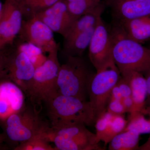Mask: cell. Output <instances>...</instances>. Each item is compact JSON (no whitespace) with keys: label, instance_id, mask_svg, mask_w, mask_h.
<instances>
[{"label":"cell","instance_id":"6da1fadb","mask_svg":"<svg viewBox=\"0 0 150 150\" xmlns=\"http://www.w3.org/2000/svg\"><path fill=\"white\" fill-rule=\"evenodd\" d=\"M112 59L120 73L128 70L142 73L150 69V48L128 37L114 21L110 28Z\"/></svg>","mask_w":150,"mask_h":150},{"label":"cell","instance_id":"7a4b0ae2","mask_svg":"<svg viewBox=\"0 0 150 150\" xmlns=\"http://www.w3.org/2000/svg\"><path fill=\"white\" fill-rule=\"evenodd\" d=\"M58 52V49L48 53L46 61L35 69L25 89L35 109L43 103L48 104L58 95L57 79L61 66Z\"/></svg>","mask_w":150,"mask_h":150},{"label":"cell","instance_id":"3957f363","mask_svg":"<svg viewBox=\"0 0 150 150\" xmlns=\"http://www.w3.org/2000/svg\"><path fill=\"white\" fill-rule=\"evenodd\" d=\"M93 73L85 60L81 56H69L59 69L58 93L86 100L89 83Z\"/></svg>","mask_w":150,"mask_h":150},{"label":"cell","instance_id":"277c9868","mask_svg":"<svg viewBox=\"0 0 150 150\" xmlns=\"http://www.w3.org/2000/svg\"><path fill=\"white\" fill-rule=\"evenodd\" d=\"M47 105L52 129L71 122L88 126L94 122L93 110L89 101L58 94Z\"/></svg>","mask_w":150,"mask_h":150},{"label":"cell","instance_id":"5b68a950","mask_svg":"<svg viewBox=\"0 0 150 150\" xmlns=\"http://www.w3.org/2000/svg\"><path fill=\"white\" fill-rule=\"evenodd\" d=\"M46 137L57 150H103L97 139L82 123L71 122L58 128L49 127Z\"/></svg>","mask_w":150,"mask_h":150},{"label":"cell","instance_id":"8992f818","mask_svg":"<svg viewBox=\"0 0 150 150\" xmlns=\"http://www.w3.org/2000/svg\"><path fill=\"white\" fill-rule=\"evenodd\" d=\"M121 77L120 71L114 61L96 71L89 83L88 93L94 112V122L105 110L112 88Z\"/></svg>","mask_w":150,"mask_h":150},{"label":"cell","instance_id":"52a82bcc","mask_svg":"<svg viewBox=\"0 0 150 150\" xmlns=\"http://www.w3.org/2000/svg\"><path fill=\"white\" fill-rule=\"evenodd\" d=\"M2 121L7 137L12 142L19 144L49 127L41 121L37 110L31 108L24 107Z\"/></svg>","mask_w":150,"mask_h":150},{"label":"cell","instance_id":"ba28073f","mask_svg":"<svg viewBox=\"0 0 150 150\" xmlns=\"http://www.w3.org/2000/svg\"><path fill=\"white\" fill-rule=\"evenodd\" d=\"M110 28L102 18L98 23L88 47V56L96 71L113 62Z\"/></svg>","mask_w":150,"mask_h":150},{"label":"cell","instance_id":"9c48e42d","mask_svg":"<svg viewBox=\"0 0 150 150\" xmlns=\"http://www.w3.org/2000/svg\"><path fill=\"white\" fill-rule=\"evenodd\" d=\"M23 41L29 42L40 48L45 54L59 49L54 32L35 16L23 20L18 34Z\"/></svg>","mask_w":150,"mask_h":150},{"label":"cell","instance_id":"30bf717a","mask_svg":"<svg viewBox=\"0 0 150 150\" xmlns=\"http://www.w3.org/2000/svg\"><path fill=\"white\" fill-rule=\"evenodd\" d=\"M53 31L64 37L78 18L68 8L66 0H59L53 5L35 16Z\"/></svg>","mask_w":150,"mask_h":150},{"label":"cell","instance_id":"8fae6325","mask_svg":"<svg viewBox=\"0 0 150 150\" xmlns=\"http://www.w3.org/2000/svg\"><path fill=\"white\" fill-rule=\"evenodd\" d=\"M23 16L18 0H5L0 20V50L18 35Z\"/></svg>","mask_w":150,"mask_h":150},{"label":"cell","instance_id":"7c38bea8","mask_svg":"<svg viewBox=\"0 0 150 150\" xmlns=\"http://www.w3.org/2000/svg\"><path fill=\"white\" fill-rule=\"evenodd\" d=\"M35 67L26 55L16 48L10 56H6V73L10 80L23 91L32 79Z\"/></svg>","mask_w":150,"mask_h":150},{"label":"cell","instance_id":"4fadbf2b","mask_svg":"<svg viewBox=\"0 0 150 150\" xmlns=\"http://www.w3.org/2000/svg\"><path fill=\"white\" fill-rule=\"evenodd\" d=\"M113 21H122L150 14V0H104Z\"/></svg>","mask_w":150,"mask_h":150},{"label":"cell","instance_id":"5bb4252c","mask_svg":"<svg viewBox=\"0 0 150 150\" xmlns=\"http://www.w3.org/2000/svg\"><path fill=\"white\" fill-rule=\"evenodd\" d=\"M23 91L11 81L0 82V120L3 121L24 106Z\"/></svg>","mask_w":150,"mask_h":150},{"label":"cell","instance_id":"9a60e30c","mask_svg":"<svg viewBox=\"0 0 150 150\" xmlns=\"http://www.w3.org/2000/svg\"><path fill=\"white\" fill-rule=\"evenodd\" d=\"M128 37L143 44L150 39V14L129 20L115 21Z\"/></svg>","mask_w":150,"mask_h":150},{"label":"cell","instance_id":"2e32d148","mask_svg":"<svg viewBox=\"0 0 150 150\" xmlns=\"http://www.w3.org/2000/svg\"><path fill=\"white\" fill-rule=\"evenodd\" d=\"M121 76L129 81L131 86V97L134 103V111H141L144 108L146 97V79L142 73L128 70L121 73Z\"/></svg>","mask_w":150,"mask_h":150},{"label":"cell","instance_id":"e0dca14e","mask_svg":"<svg viewBox=\"0 0 150 150\" xmlns=\"http://www.w3.org/2000/svg\"><path fill=\"white\" fill-rule=\"evenodd\" d=\"M96 26L64 39L63 52L67 57L82 56L83 52L88 48Z\"/></svg>","mask_w":150,"mask_h":150},{"label":"cell","instance_id":"ac0fdd59","mask_svg":"<svg viewBox=\"0 0 150 150\" xmlns=\"http://www.w3.org/2000/svg\"><path fill=\"white\" fill-rule=\"evenodd\" d=\"M141 111L146 113L148 117H145L141 111L129 113L124 131L135 130L140 134L150 133V100H146L145 107Z\"/></svg>","mask_w":150,"mask_h":150},{"label":"cell","instance_id":"d6986e66","mask_svg":"<svg viewBox=\"0 0 150 150\" xmlns=\"http://www.w3.org/2000/svg\"><path fill=\"white\" fill-rule=\"evenodd\" d=\"M140 134L135 130L123 131L108 143L109 150H138Z\"/></svg>","mask_w":150,"mask_h":150},{"label":"cell","instance_id":"ffe728a7","mask_svg":"<svg viewBox=\"0 0 150 150\" xmlns=\"http://www.w3.org/2000/svg\"><path fill=\"white\" fill-rule=\"evenodd\" d=\"M59 0H18L23 16H35L53 5Z\"/></svg>","mask_w":150,"mask_h":150},{"label":"cell","instance_id":"44dd1931","mask_svg":"<svg viewBox=\"0 0 150 150\" xmlns=\"http://www.w3.org/2000/svg\"><path fill=\"white\" fill-rule=\"evenodd\" d=\"M127 123V120L123 115H113L100 138L99 142H104L105 146L107 145L116 135L124 131Z\"/></svg>","mask_w":150,"mask_h":150},{"label":"cell","instance_id":"7402d4cb","mask_svg":"<svg viewBox=\"0 0 150 150\" xmlns=\"http://www.w3.org/2000/svg\"><path fill=\"white\" fill-rule=\"evenodd\" d=\"M33 136L26 142L19 144L15 148V150H56L49 144L46 132L48 128Z\"/></svg>","mask_w":150,"mask_h":150},{"label":"cell","instance_id":"603a6c76","mask_svg":"<svg viewBox=\"0 0 150 150\" xmlns=\"http://www.w3.org/2000/svg\"><path fill=\"white\" fill-rule=\"evenodd\" d=\"M17 48L26 55L35 69L41 66L47 59V56L40 48L29 42L23 41Z\"/></svg>","mask_w":150,"mask_h":150},{"label":"cell","instance_id":"cb8c5ba5","mask_svg":"<svg viewBox=\"0 0 150 150\" xmlns=\"http://www.w3.org/2000/svg\"><path fill=\"white\" fill-rule=\"evenodd\" d=\"M101 1V0H76L67 2L71 13L79 18L93 10Z\"/></svg>","mask_w":150,"mask_h":150},{"label":"cell","instance_id":"d4e9b609","mask_svg":"<svg viewBox=\"0 0 150 150\" xmlns=\"http://www.w3.org/2000/svg\"><path fill=\"white\" fill-rule=\"evenodd\" d=\"M113 115L106 110L101 113L96 120L95 122V126L96 130V135L98 142H100V138L106 129L108 124L110 122Z\"/></svg>","mask_w":150,"mask_h":150},{"label":"cell","instance_id":"484cf974","mask_svg":"<svg viewBox=\"0 0 150 150\" xmlns=\"http://www.w3.org/2000/svg\"><path fill=\"white\" fill-rule=\"evenodd\" d=\"M106 110L114 115H123L126 112V109L121 100L110 98Z\"/></svg>","mask_w":150,"mask_h":150},{"label":"cell","instance_id":"4316f807","mask_svg":"<svg viewBox=\"0 0 150 150\" xmlns=\"http://www.w3.org/2000/svg\"><path fill=\"white\" fill-rule=\"evenodd\" d=\"M120 88L123 98L131 96L132 91L131 86L129 81L121 76L118 82L116 83Z\"/></svg>","mask_w":150,"mask_h":150},{"label":"cell","instance_id":"83f0119b","mask_svg":"<svg viewBox=\"0 0 150 150\" xmlns=\"http://www.w3.org/2000/svg\"><path fill=\"white\" fill-rule=\"evenodd\" d=\"M121 101L126 109V112L131 113L134 111V101L131 96L123 98Z\"/></svg>","mask_w":150,"mask_h":150},{"label":"cell","instance_id":"f1b7e54d","mask_svg":"<svg viewBox=\"0 0 150 150\" xmlns=\"http://www.w3.org/2000/svg\"><path fill=\"white\" fill-rule=\"evenodd\" d=\"M122 98H123V96L120 88L117 84H116L113 87L111 91L110 98L116 100H121Z\"/></svg>","mask_w":150,"mask_h":150},{"label":"cell","instance_id":"f546056e","mask_svg":"<svg viewBox=\"0 0 150 150\" xmlns=\"http://www.w3.org/2000/svg\"><path fill=\"white\" fill-rule=\"evenodd\" d=\"M6 56L0 54V79L5 74Z\"/></svg>","mask_w":150,"mask_h":150},{"label":"cell","instance_id":"4dcf8cb0","mask_svg":"<svg viewBox=\"0 0 150 150\" xmlns=\"http://www.w3.org/2000/svg\"><path fill=\"white\" fill-rule=\"evenodd\" d=\"M142 74L144 75L146 79L148 98H150V69Z\"/></svg>","mask_w":150,"mask_h":150},{"label":"cell","instance_id":"1f68e13d","mask_svg":"<svg viewBox=\"0 0 150 150\" xmlns=\"http://www.w3.org/2000/svg\"><path fill=\"white\" fill-rule=\"evenodd\" d=\"M138 150H150V136L144 144L139 146Z\"/></svg>","mask_w":150,"mask_h":150},{"label":"cell","instance_id":"d6a6232c","mask_svg":"<svg viewBox=\"0 0 150 150\" xmlns=\"http://www.w3.org/2000/svg\"><path fill=\"white\" fill-rule=\"evenodd\" d=\"M4 136L0 134V148L1 147L2 144L4 142Z\"/></svg>","mask_w":150,"mask_h":150},{"label":"cell","instance_id":"836d02e7","mask_svg":"<svg viewBox=\"0 0 150 150\" xmlns=\"http://www.w3.org/2000/svg\"><path fill=\"white\" fill-rule=\"evenodd\" d=\"M3 10V5L1 3L0 1V20H1V18L2 13Z\"/></svg>","mask_w":150,"mask_h":150},{"label":"cell","instance_id":"e575fe53","mask_svg":"<svg viewBox=\"0 0 150 150\" xmlns=\"http://www.w3.org/2000/svg\"><path fill=\"white\" fill-rule=\"evenodd\" d=\"M67 2L72 1H76V0H66Z\"/></svg>","mask_w":150,"mask_h":150},{"label":"cell","instance_id":"d590c367","mask_svg":"<svg viewBox=\"0 0 150 150\" xmlns=\"http://www.w3.org/2000/svg\"></svg>","mask_w":150,"mask_h":150}]
</instances>
